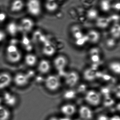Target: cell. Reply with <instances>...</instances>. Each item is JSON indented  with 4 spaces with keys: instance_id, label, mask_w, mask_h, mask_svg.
Instances as JSON below:
<instances>
[{
    "instance_id": "obj_1",
    "label": "cell",
    "mask_w": 120,
    "mask_h": 120,
    "mask_svg": "<svg viewBox=\"0 0 120 120\" xmlns=\"http://www.w3.org/2000/svg\"><path fill=\"white\" fill-rule=\"evenodd\" d=\"M61 85L60 79L56 75H49L44 80V85L45 88L52 92L58 91L60 88Z\"/></svg>"
},
{
    "instance_id": "obj_2",
    "label": "cell",
    "mask_w": 120,
    "mask_h": 120,
    "mask_svg": "<svg viewBox=\"0 0 120 120\" xmlns=\"http://www.w3.org/2000/svg\"><path fill=\"white\" fill-rule=\"evenodd\" d=\"M84 100L90 105L96 107L101 104L102 98L100 93L94 90H89L84 95Z\"/></svg>"
},
{
    "instance_id": "obj_3",
    "label": "cell",
    "mask_w": 120,
    "mask_h": 120,
    "mask_svg": "<svg viewBox=\"0 0 120 120\" xmlns=\"http://www.w3.org/2000/svg\"><path fill=\"white\" fill-rule=\"evenodd\" d=\"M80 80V75L75 71L68 72L64 76L65 84L69 88H73L78 84Z\"/></svg>"
},
{
    "instance_id": "obj_4",
    "label": "cell",
    "mask_w": 120,
    "mask_h": 120,
    "mask_svg": "<svg viewBox=\"0 0 120 120\" xmlns=\"http://www.w3.org/2000/svg\"><path fill=\"white\" fill-rule=\"evenodd\" d=\"M27 8L30 15L33 16H39L41 11L39 0H29L27 3Z\"/></svg>"
},
{
    "instance_id": "obj_5",
    "label": "cell",
    "mask_w": 120,
    "mask_h": 120,
    "mask_svg": "<svg viewBox=\"0 0 120 120\" xmlns=\"http://www.w3.org/2000/svg\"><path fill=\"white\" fill-rule=\"evenodd\" d=\"M54 67L59 73L63 72L66 68L68 60L67 57L63 55H59L55 57L53 61Z\"/></svg>"
},
{
    "instance_id": "obj_6",
    "label": "cell",
    "mask_w": 120,
    "mask_h": 120,
    "mask_svg": "<svg viewBox=\"0 0 120 120\" xmlns=\"http://www.w3.org/2000/svg\"><path fill=\"white\" fill-rule=\"evenodd\" d=\"M30 80V77L27 73H18L15 75L13 78L15 84L19 87H23L28 84Z\"/></svg>"
},
{
    "instance_id": "obj_7",
    "label": "cell",
    "mask_w": 120,
    "mask_h": 120,
    "mask_svg": "<svg viewBox=\"0 0 120 120\" xmlns=\"http://www.w3.org/2000/svg\"><path fill=\"white\" fill-rule=\"evenodd\" d=\"M60 111L61 113L64 116L70 118L76 114L78 109L74 105L71 103H66L61 106Z\"/></svg>"
},
{
    "instance_id": "obj_8",
    "label": "cell",
    "mask_w": 120,
    "mask_h": 120,
    "mask_svg": "<svg viewBox=\"0 0 120 120\" xmlns=\"http://www.w3.org/2000/svg\"><path fill=\"white\" fill-rule=\"evenodd\" d=\"M18 26L19 31H22L25 33H29L33 29L34 23L31 19L24 18L21 20Z\"/></svg>"
},
{
    "instance_id": "obj_9",
    "label": "cell",
    "mask_w": 120,
    "mask_h": 120,
    "mask_svg": "<svg viewBox=\"0 0 120 120\" xmlns=\"http://www.w3.org/2000/svg\"><path fill=\"white\" fill-rule=\"evenodd\" d=\"M80 119L83 120H91L94 117L92 110L87 105H83L78 110Z\"/></svg>"
},
{
    "instance_id": "obj_10",
    "label": "cell",
    "mask_w": 120,
    "mask_h": 120,
    "mask_svg": "<svg viewBox=\"0 0 120 120\" xmlns=\"http://www.w3.org/2000/svg\"><path fill=\"white\" fill-rule=\"evenodd\" d=\"M51 65L49 61L46 59H42L38 64V70L39 73L45 75L50 71Z\"/></svg>"
},
{
    "instance_id": "obj_11",
    "label": "cell",
    "mask_w": 120,
    "mask_h": 120,
    "mask_svg": "<svg viewBox=\"0 0 120 120\" xmlns=\"http://www.w3.org/2000/svg\"><path fill=\"white\" fill-rule=\"evenodd\" d=\"M12 79L11 75L7 72L0 73V89L8 87L11 83Z\"/></svg>"
},
{
    "instance_id": "obj_12",
    "label": "cell",
    "mask_w": 120,
    "mask_h": 120,
    "mask_svg": "<svg viewBox=\"0 0 120 120\" xmlns=\"http://www.w3.org/2000/svg\"><path fill=\"white\" fill-rule=\"evenodd\" d=\"M7 60L11 63H17L19 62L22 58V53L19 50L14 52L6 53Z\"/></svg>"
},
{
    "instance_id": "obj_13",
    "label": "cell",
    "mask_w": 120,
    "mask_h": 120,
    "mask_svg": "<svg viewBox=\"0 0 120 120\" xmlns=\"http://www.w3.org/2000/svg\"><path fill=\"white\" fill-rule=\"evenodd\" d=\"M88 41L92 44H96L99 41L101 38L100 33L94 30H89L86 35Z\"/></svg>"
},
{
    "instance_id": "obj_14",
    "label": "cell",
    "mask_w": 120,
    "mask_h": 120,
    "mask_svg": "<svg viewBox=\"0 0 120 120\" xmlns=\"http://www.w3.org/2000/svg\"><path fill=\"white\" fill-rule=\"evenodd\" d=\"M42 52L45 55L50 57L55 53V48L51 43L47 41L44 43L42 48Z\"/></svg>"
},
{
    "instance_id": "obj_15",
    "label": "cell",
    "mask_w": 120,
    "mask_h": 120,
    "mask_svg": "<svg viewBox=\"0 0 120 120\" xmlns=\"http://www.w3.org/2000/svg\"><path fill=\"white\" fill-rule=\"evenodd\" d=\"M110 20L109 17H98L96 19V25L98 27L105 29L109 26L110 23Z\"/></svg>"
},
{
    "instance_id": "obj_16",
    "label": "cell",
    "mask_w": 120,
    "mask_h": 120,
    "mask_svg": "<svg viewBox=\"0 0 120 120\" xmlns=\"http://www.w3.org/2000/svg\"><path fill=\"white\" fill-rule=\"evenodd\" d=\"M24 6L22 0H14L10 6V10L13 12H18L23 9Z\"/></svg>"
},
{
    "instance_id": "obj_17",
    "label": "cell",
    "mask_w": 120,
    "mask_h": 120,
    "mask_svg": "<svg viewBox=\"0 0 120 120\" xmlns=\"http://www.w3.org/2000/svg\"><path fill=\"white\" fill-rule=\"evenodd\" d=\"M25 62L28 67H34L38 62V57L33 54H28L25 57Z\"/></svg>"
},
{
    "instance_id": "obj_18",
    "label": "cell",
    "mask_w": 120,
    "mask_h": 120,
    "mask_svg": "<svg viewBox=\"0 0 120 120\" xmlns=\"http://www.w3.org/2000/svg\"><path fill=\"white\" fill-rule=\"evenodd\" d=\"M6 29L9 34L12 36L16 35L19 31L18 24L13 21L8 23Z\"/></svg>"
},
{
    "instance_id": "obj_19",
    "label": "cell",
    "mask_w": 120,
    "mask_h": 120,
    "mask_svg": "<svg viewBox=\"0 0 120 120\" xmlns=\"http://www.w3.org/2000/svg\"><path fill=\"white\" fill-rule=\"evenodd\" d=\"M110 33L112 38L115 39H118L120 38V25L118 23H114L110 28Z\"/></svg>"
},
{
    "instance_id": "obj_20",
    "label": "cell",
    "mask_w": 120,
    "mask_h": 120,
    "mask_svg": "<svg viewBox=\"0 0 120 120\" xmlns=\"http://www.w3.org/2000/svg\"><path fill=\"white\" fill-rule=\"evenodd\" d=\"M97 76V74L93 69H87L84 72V79L87 81H91L94 80Z\"/></svg>"
},
{
    "instance_id": "obj_21",
    "label": "cell",
    "mask_w": 120,
    "mask_h": 120,
    "mask_svg": "<svg viewBox=\"0 0 120 120\" xmlns=\"http://www.w3.org/2000/svg\"><path fill=\"white\" fill-rule=\"evenodd\" d=\"M108 68L115 75H119L120 73V62L116 61H112L109 63Z\"/></svg>"
},
{
    "instance_id": "obj_22",
    "label": "cell",
    "mask_w": 120,
    "mask_h": 120,
    "mask_svg": "<svg viewBox=\"0 0 120 120\" xmlns=\"http://www.w3.org/2000/svg\"><path fill=\"white\" fill-rule=\"evenodd\" d=\"M4 99L6 103L10 105H13L16 103V96L10 92L5 93L4 94Z\"/></svg>"
},
{
    "instance_id": "obj_23",
    "label": "cell",
    "mask_w": 120,
    "mask_h": 120,
    "mask_svg": "<svg viewBox=\"0 0 120 120\" xmlns=\"http://www.w3.org/2000/svg\"><path fill=\"white\" fill-rule=\"evenodd\" d=\"M45 7L47 11L49 12H53L57 10L58 5L55 1L48 0L45 3Z\"/></svg>"
},
{
    "instance_id": "obj_24",
    "label": "cell",
    "mask_w": 120,
    "mask_h": 120,
    "mask_svg": "<svg viewBox=\"0 0 120 120\" xmlns=\"http://www.w3.org/2000/svg\"><path fill=\"white\" fill-rule=\"evenodd\" d=\"M100 6L101 10L104 12L109 11L112 8V4L109 0H101Z\"/></svg>"
},
{
    "instance_id": "obj_25",
    "label": "cell",
    "mask_w": 120,
    "mask_h": 120,
    "mask_svg": "<svg viewBox=\"0 0 120 120\" xmlns=\"http://www.w3.org/2000/svg\"><path fill=\"white\" fill-rule=\"evenodd\" d=\"M86 16L89 20H96L98 17V12L95 9L91 8L88 10L86 13Z\"/></svg>"
},
{
    "instance_id": "obj_26",
    "label": "cell",
    "mask_w": 120,
    "mask_h": 120,
    "mask_svg": "<svg viewBox=\"0 0 120 120\" xmlns=\"http://www.w3.org/2000/svg\"><path fill=\"white\" fill-rule=\"evenodd\" d=\"M64 98L66 100H70L75 98L76 96V93L72 90H68L64 94Z\"/></svg>"
},
{
    "instance_id": "obj_27",
    "label": "cell",
    "mask_w": 120,
    "mask_h": 120,
    "mask_svg": "<svg viewBox=\"0 0 120 120\" xmlns=\"http://www.w3.org/2000/svg\"><path fill=\"white\" fill-rule=\"evenodd\" d=\"M116 39L112 38L108 39L106 41V45L107 47L109 49L113 48L116 44Z\"/></svg>"
},
{
    "instance_id": "obj_28",
    "label": "cell",
    "mask_w": 120,
    "mask_h": 120,
    "mask_svg": "<svg viewBox=\"0 0 120 120\" xmlns=\"http://www.w3.org/2000/svg\"><path fill=\"white\" fill-rule=\"evenodd\" d=\"M106 99H105V104L106 106L107 107H110L112 105V104H114V101L112 98H109V97L107 96L106 97Z\"/></svg>"
},
{
    "instance_id": "obj_29",
    "label": "cell",
    "mask_w": 120,
    "mask_h": 120,
    "mask_svg": "<svg viewBox=\"0 0 120 120\" xmlns=\"http://www.w3.org/2000/svg\"><path fill=\"white\" fill-rule=\"evenodd\" d=\"M109 117L107 114H101L98 116L97 120H109Z\"/></svg>"
},
{
    "instance_id": "obj_30",
    "label": "cell",
    "mask_w": 120,
    "mask_h": 120,
    "mask_svg": "<svg viewBox=\"0 0 120 120\" xmlns=\"http://www.w3.org/2000/svg\"><path fill=\"white\" fill-rule=\"evenodd\" d=\"M112 8L114 9L116 11H119L120 9V3L119 2H116L112 4Z\"/></svg>"
},
{
    "instance_id": "obj_31",
    "label": "cell",
    "mask_w": 120,
    "mask_h": 120,
    "mask_svg": "<svg viewBox=\"0 0 120 120\" xmlns=\"http://www.w3.org/2000/svg\"><path fill=\"white\" fill-rule=\"evenodd\" d=\"M110 20L111 22L115 20L116 21V23H117V21H119V16L117 15H113L110 16V17H109Z\"/></svg>"
},
{
    "instance_id": "obj_32",
    "label": "cell",
    "mask_w": 120,
    "mask_h": 120,
    "mask_svg": "<svg viewBox=\"0 0 120 120\" xmlns=\"http://www.w3.org/2000/svg\"><path fill=\"white\" fill-rule=\"evenodd\" d=\"M6 37L5 33L1 30H0V42L3 41Z\"/></svg>"
},
{
    "instance_id": "obj_33",
    "label": "cell",
    "mask_w": 120,
    "mask_h": 120,
    "mask_svg": "<svg viewBox=\"0 0 120 120\" xmlns=\"http://www.w3.org/2000/svg\"><path fill=\"white\" fill-rule=\"evenodd\" d=\"M22 44L25 45L26 47H27V45H29V44L30 40L28 38H26V37H25L23 38L22 40Z\"/></svg>"
},
{
    "instance_id": "obj_34",
    "label": "cell",
    "mask_w": 120,
    "mask_h": 120,
    "mask_svg": "<svg viewBox=\"0 0 120 120\" xmlns=\"http://www.w3.org/2000/svg\"><path fill=\"white\" fill-rule=\"evenodd\" d=\"M6 18L5 14L3 12H0V22L4 21Z\"/></svg>"
},
{
    "instance_id": "obj_35",
    "label": "cell",
    "mask_w": 120,
    "mask_h": 120,
    "mask_svg": "<svg viewBox=\"0 0 120 120\" xmlns=\"http://www.w3.org/2000/svg\"><path fill=\"white\" fill-rule=\"evenodd\" d=\"M109 120H120V117L117 115H113L112 117H109Z\"/></svg>"
},
{
    "instance_id": "obj_36",
    "label": "cell",
    "mask_w": 120,
    "mask_h": 120,
    "mask_svg": "<svg viewBox=\"0 0 120 120\" xmlns=\"http://www.w3.org/2000/svg\"><path fill=\"white\" fill-rule=\"evenodd\" d=\"M47 120H60V118L56 116H52L49 118Z\"/></svg>"
},
{
    "instance_id": "obj_37",
    "label": "cell",
    "mask_w": 120,
    "mask_h": 120,
    "mask_svg": "<svg viewBox=\"0 0 120 120\" xmlns=\"http://www.w3.org/2000/svg\"><path fill=\"white\" fill-rule=\"evenodd\" d=\"M60 118V120H71L69 117H65V116H64L62 118Z\"/></svg>"
},
{
    "instance_id": "obj_38",
    "label": "cell",
    "mask_w": 120,
    "mask_h": 120,
    "mask_svg": "<svg viewBox=\"0 0 120 120\" xmlns=\"http://www.w3.org/2000/svg\"><path fill=\"white\" fill-rule=\"evenodd\" d=\"M82 120V119H80V118H79V119H76V120Z\"/></svg>"
},
{
    "instance_id": "obj_39",
    "label": "cell",
    "mask_w": 120,
    "mask_h": 120,
    "mask_svg": "<svg viewBox=\"0 0 120 120\" xmlns=\"http://www.w3.org/2000/svg\"><path fill=\"white\" fill-rule=\"evenodd\" d=\"M50 0V1H55V0Z\"/></svg>"
},
{
    "instance_id": "obj_40",
    "label": "cell",
    "mask_w": 120,
    "mask_h": 120,
    "mask_svg": "<svg viewBox=\"0 0 120 120\" xmlns=\"http://www.w3.org/2000/svg\"></svg>"
}]
</instances>
